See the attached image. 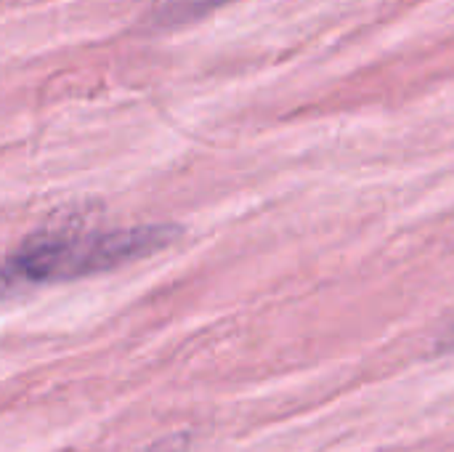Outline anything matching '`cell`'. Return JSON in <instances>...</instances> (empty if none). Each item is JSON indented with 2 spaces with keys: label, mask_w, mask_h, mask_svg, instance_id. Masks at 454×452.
I'll list each match as a JSON object with an SVG mask.
<instances>
[{
  "label": "cell",
  "mask_w": 454,
  "mask_h": 452,
  "mask_svg": "<svg viewBox=\"0 0 454 452\" xmlns=\"http://www.w3.org/2000/svg\"><path fill=\"white\" fill-rule=\"evenodd\" d=\"M181 237L173 224H141L109 232H40L21 242L3 269L5 288L77 280L152 256Z\"/></svg>",
  "instance_id": "cell-1"
},
{
  "label": "cell",
  "mask_w": 454,
  "mask_h": 452,
  "mask_svg": "<svg viewBox=\"0 0 454 452\" xmlns=\"http://www.w3.org/2000/svg\"><path fill=\"white\" fill-rule=\"evenodd\" d=\"M439 349H447V352H454V320L450 322V328L444 330L442 341H439Z\"/></svg>",
  "instance_id": "cell-2"
}]
</instances>
